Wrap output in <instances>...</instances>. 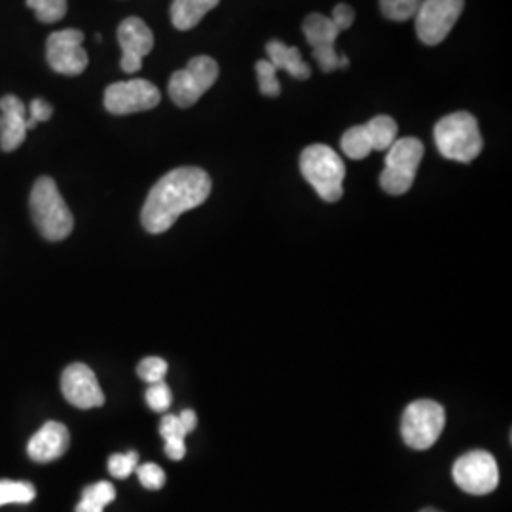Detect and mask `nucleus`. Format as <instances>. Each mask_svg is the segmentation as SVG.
<instances>
[{"label":"nucleus","mask_w":512,"mask_h":512,"mask_svg":"<svg viewBox=\"0 0 512 512\" xmlns=\"http://www.w3.org/2000/svg\"><path fill=\"white\" fill-rule=\"evenodd\" d=\"M421 0H380V8L385 18L393 21H406L416 16Z\"/></svg>","instance_id":"393cba45"},{"label":"nucleus","mask_w":512,"mask_h":512,"mask_svg":"<svg viewBox=\"0 0 512 512\" xmlns=\"http://www.w3.org/2000/svg\"><path fill=\"white\" fill-rule=\"evenodd\" d=\"M54 114V107L44 99H33L27 109V129L37 128L40 122H48Z\"/></svg>","instance_id":"c756f323"},{"label":"nucleus","mask_w":512,"mask_h":512,"mask_svg":"<svg viewBox=\"0 0 512 512\" xmlns=\"http://www.w3.org/2000/svg\"><path fill=\"white\" fill-rule=\"evenodd\" d=\"M332 23L340 29V31H348L349 27L353 25V21H355V12H353V8L348 6V4H338L334 10H332Z\"/></svg>","instance_id":"7c9ffc66"},{"label":"nucleus","mask_w":512,"mask_h":512,"mask_svg":"<svg viewBox=\"0 0 512 512\" xmlns=\"http://www.w3.org/2000/svg\"><path fill=\"white\" fill-rule=\"evenodd\" d=\"M35 486L27 482L0 480V505L8 503H31L35 499Z\"/></svg>","instance_id":"4be33fe9"},{"label":"nucleus","mask_w":512,"mask_h":512,"mask_svg":"<svg viewBox=\"0 0 512 512\" xmlns=\"http://www.w3.org/2000/svg\"><path fill=\"white\" fill-rule=\"evenodd\" d=\"M171 403H173V395H171V389L167 387L165 382H158V384H152L148 387L147 404L150 406V410L165 412V410H169Z\"/></svg>","instance_id":"cd10ccee"},{"label":"nucleus","mask_w":512,"mask_h":512,"mask_svg":"<svg viewBox=\"0 0 512 512\" xmlns=\"http://www.w3.org/2000/svg\"><path fill=\"white\" fill-rule=\"evenodd\" d=\"M165 454L173 461H181L186 456L184 440H165Z\"/></svg>","instance_id":"2f4dec72"},{"label":"nucleus","mask_w":512,"mask_h":512,"mask_svg":"<svg viewBox=\"0 0 512 512\" xmlns=\"http://www.w3.org/2000/svg\"><path fill=\"white\" fill-rule=\"evenodd\" d=\"M268 61L277 71H287L296 80H308L311 76L310 65L304 61L298 48H291L281 40H270L266 46Z\"/></svg>","instance_id":"a211bd4d"},{"label":"nucleus","mask_w":512,"mask_h":512,"mask_svg":"<svg viewBox=\"0 0 512 512\" xmlns=\"http://www.w3.org/2000/svg\"><path fill=\"white\" fill-rule=\"evenodd\" d=\"M29 207L42 238L48 241H61L71 236L74 228L73 213L63 200L54 179H38L31 190Z\"/></svg>","instance_id":"f03ea898"},{"label":"nucleus","mask_w":512,"mask_h":512,"mask_svg":"<svg viewBox=\"0 0 512 512\" xmlns=\"http://www.w3.org/2000/svg\"><path fill=\"white\" fill-rule=\"evenodd\" d=\"M116 497V490L110 482H97L88 486L76 507V512H103Z\"/></svg>","instance_id":"412c9836"},{"label":"nucleus","mask_w":512,"mask_h":512,"mask_svg":"<svg viewBox=\"0 0 512 512\" xmlns=\"http://www.w3.org/2000/svg\"><path fill=\"white\" fill-rule=\"evenodd\" d=\"M397 135L399 128L391 116H376L368 124L348 129L342 137V150L351 160H363L372 150L387 152Z\"/></svg>","instance_id":"6e6552de"},{"label":"nucleus","mask_w":512,"mask_h":512,"mask_svg":"<svg viewBox=\"0 0 512 512\" xmlns=\"http://www.w3.org/2000/svg\"><path fill=\"white\" fill-rule=\"evenodd\" d=\"M61 391L65 399L80 410L99 408L105 404V393L92 368L82 363H74L65 368L61 376Z\"/></svg>","instance_id":"4468645a"},{"label":"nucleus","mask_w":512,"mask_h":512,"mask_svg":"<svg viewBox=\"0 0 512 512\" xmlns=\"http://www.w3.org/2000/svg\"><path fill=\"white\" fill-rule=\"evenodd\" d=\"M420 512H440L437 511V509H433V507H427V509H423V511Z\"/></svg>","instance_id":"473e14b6"},{"label":"nucleus","mask_w":512,"mask_h":512,"mask_svg":"<svg viewBox=\"0 0 512 512\" xmlns=\"http://www.w3.org/2000/svg\"><path fill=\"white\" fill-rule=\"evenodd\" d=\"M139 467V456L137 452H128V454H114L109 459L110 475L114 478H128L135 469Z\"/></svg>","instance_id":"bb28decb"},{"label":"nucleus","mask_w":512,"mask_h":512,"mask_svg":"<svg viewBox=\"0 0 512 512\" xmlns=\"http://www.w3.org/2000/svg\"><path fill=\"white\" fill-rule=\"evenodd\" d=\"M304 35L313 48V59L317 61L323 73H332L336 69H346L349 65L348 55H338L334 44L342 33L332 19L323 14H310L304 19Z\"/></svg>","instance_id":"f8f14e48"},{"label":"nucleus","mask_w":512,"mask_h":512,"mask_svg":"<svg viewBox=\"0 0 512 512\" xmlns=\"http://www.w3.org/2000/svg\"><path fill=\"white\" fill-rule=\"evenodd\" d=\"M137 374H139L141 380H145L150 385L164 382L165 374H167V363L160 357H147L137 366Z\"/></svg>","instance_id":"a878e982"},{"label":"nucleus","mask_w":512,"mask_h":512,"mask_svg":"<svg viewBox=\"0 0 512 512\" xmlns=\"http://www.w3.org/2000/svg\"><path fill=\"white\" fill-rule=\"evenodd\" d=\"M300 171L321 200L338 202L344 196L346 165L336 150L327 145H311L300 156Z\"/></svg>","instance_id":"7ed1b4c3"},{"label":"nucleus","mask_w":512,"mask_h":512,"mask_svg":"<svg viewBox=\"0 0 512 512\" xmlns=\"http://www.w3.org/2000/svg\"><path fill=\"white\" fill-rule=\"evenodd\" d=\"M135 471H137V476H139V482H141L147 490H160V488H164L165 473L160 465H156V463H145V465L137 467Z\"/></svg>","instance_id":"c85d7f7f"},{"label":"nucleus","mask_w":512,"mask_h":512,"mask_svg":"<svg viewBox=\"0 0 512 512\" xmlns=\"http://www.w3.org/2000/svg\"><path fill=\"white\" fill-rule=\"evenodd\" d=\"M69 442H71V435L67 427L57 421H48L40 427L37 435L31 437L27 444V452L37 463H50L67 452Z\"/></svg>","instance_id":"f3484780"},{"label":"nucleus","mask_w":512,"mask_h":512,"mask_svg":"<svg viewBox=\"0 0 512 512\" xmlns=\"http://www.w3.org/2000/svg\"><path fill=\"white\" fill-rule=\"evenodd\" d=\"M160 101V90L143 78L116 82L105 90V109L116 116L154 109L160 105Z\"/></svg>","instance_id":"9b49d317"},{"label":"nucleus","mask_w":512,"mask_h":512,"mask_svg":"<svg viewBox=\"0 0 512 512\" xmlns=\"http://www.w3.org/2000/svg\"><path fill=\"white\" fill-rule=\"evenodd\" d=\"M211 177L200 167H177L152 186L141 213L145 230L164 234L177 219L200 207L211 194Z\"/></svg>","instance_id":"f257e3e1"},{"label":"nucleus","mask_w":512,"mask_h":512,"mask_svg":"<svg viewBox=\"0 0 512 512\" xmlns=\"http://www.w3.org/2000/svg\"><path fill=\"white\" fill-rule=\"evenodd\" d=\"M84 33L78 29L55 31L46 42L48 63L55 73L78 76L88 67V54L84 50Z\"/></svg>","instance_id":"ddd939ff"},{"label":"nucleus","mask_w":512,"mask_h":512,"mask_svg":"<svg viewBox=\"0 0 512 512\" xmlns=\"http://www.w3.org/2000/svg\"><path fill=\"white\" fill-rule=\"evenodd\" d=\"M27 107L16 95L0 99V148L12 152L23 145L27 137Z\"/></svg>","instance_id":"dca6fc26"},{"label":"nucleus","mask_w":512,"mask_h":512,"mask_svg":"<svg viewBox=\"0 0 512 512\" xmlns=\"http://www.w3.org/2000/svg\"><path fill=\"white\" fill-rule=\"evenodd\" d=\"M435 143L444 158L461 164L473 162L484 147L478 122L469 112H454L439 120L435 126Z\"/></svg>","instance_id":"20e7f679"},{"label":"nucleus","mask_w":512,"mask_h":512,"mask_svg":"<svg viewBox=\"0 0 512 512\" xmlns=\"http://www.w3.org/2000/svg\"><path fill=\"white\" fill-rule=\"evenodd\" d=\"M446 425V412L442 404L421 399L408 404L404 410L401 433L403 439L414 450H429L440 439Z\"/></svg>","instance_id":"0eeeda50"},{"label":"nucleus","mask_w":512,"mask_h":512,"mask_svg":"<svg viewBox=\"0 0 512 512\" xmlns=\"http://www.w3.org/2000/svg\"><path fill=\"white\" fill-rule=\"evenodd\" d=\"M454 482L463 492L471 495H488L499 484V467L492 454L475 450L454 463Z\"/></svg>","instance_id":"9d476101"},{"label":"nucleus","mask_w":512,"mask_h":512,"mask_svg":"<svg viewBox=\"0 0 512 512\" xmlns=\"http://www.w3.org/2000/svg\"><path fill=\"white\" fill-rule=\"evenodd\" d=\"M465 0H421L416 12V33L423 44L437 46L450 35L463 12Z\"/></svg>","instance_id":"1a4fd4ad"},{"label":"nucleus","mask_w":512,"mask_h":512,"mask_svg":"<svg viewBox=\"0 0 512 512\" xmlns=\"http://www.w3.org/2000/svg\"><path fill=\"white\" fill-rule=\"evenodd\" d=\"M198 425L194 410H183L179 416L165 414L160 421V435L164 440H184Z\"/></svg>","instance_id":"aec40b11"},{"label":"nucleus","mask_w":512,"mask_h":512,"mask_svg":"<svg viewBox=\"0 0 512 512\" xmlns=\"http://www.w3.org/2000/svg\"><path fill=\"white\" fill-rule=\"evenodd\" d=\"M118 42L122 48L120 67L126 73L141 71L143 59L154 48V35L147 23L141 18H126L118 27Z\"/></svg>","instance_id":"2eb2a0df"},{"label":"nucleus","mask_w":512,"mask_h":512,"mask_svg":"<svg viewBox=\"0 0 512 512\" xmlns=\"http://www.w3.org/2000/svg\"><path fill=\"white\" fill-rule=\"evenodd\" d=\"M256 78H258V90L262 95L277 97L281 93V84L277 80V69L268 59H260L256 63Z\"/></svg>","instance_id":"b1692460"},{"label":"nucleus","mask_w":512,"mask_h":512,"mask_svg":"<svg viewBox=\"0 0 512 512\" xmlns=\"http://www.w3.org/2000/svg\"><path fill=\"white\" fill-rule=\"evenodd\" d=\"M425 147L416 137H404L397 139L385 158V169L380 175L382 190L391 196H403L406 194L418 173L421 160H423Z\"/></svg>","instance_id":"39448f33"},{"label":"nucleus","mask_w":512,"mask_h":512,"mask_svg":"<svg viewBox=\"0 0 512 512\" xmlns=\"http://www.w3.org/2000/svg\"><path fill=\"white\" fill-rule=\"evenodd\" d=\"M220 0H173L171 23L179 31H190L202 21Z\"/></svg>","instance_id":"6ab92c4d"},{"label":"nucleus","mask_w":512,"mask_h":512,"mask_svg":"<svg viewBox=\"0 0 512 512\" xmlns=\"http://www.w3.org/2000/svg\"><path fill=\"white\" fill-rule=\"evenodd\" d=\"M42 23H57L67 14V0H27Z\"/></svg>","instance_id":"5701e85b"},{"label":"nucleus","mask_w":512,"mask_h":512,"mask_svg":"<svg viewBox=\"0 0 512 512\" xmlns=\"http://www.w3.org/2000/svg\"><path fill=\"white\" fill-rule=\"evenodd\" d=\"M219 78V63L209 55L190 59L186 69L173 73L169 80V97L181 109L196 105Z\"/></svg>","instance_id":"423d86ee"}]
</instances>
